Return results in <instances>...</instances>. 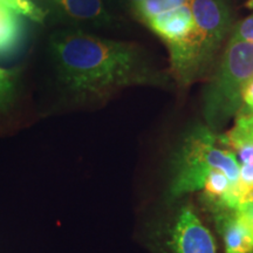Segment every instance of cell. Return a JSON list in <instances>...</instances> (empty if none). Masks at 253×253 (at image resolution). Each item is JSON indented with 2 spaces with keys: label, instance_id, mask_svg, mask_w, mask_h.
I'll use <instances>...</instances> for the list:
<instances>
[{
  "label": "cell",
  "instance_id": "obj_1",
  "mask_svg": "<svg viewBox=\"0 0 253 253\" xmlns=\"http://www.w3.org/2000/svg\"><path fill=\"white\" fill-rule=\"evenodd\" d=\"M49 48L60 82L77 99H99L119 88L166 82V75L134 43L66 30L53 34Z\"/></svg>",
  "mask_w": 253,
  "mask_h": 253
},
{
  "label": "cell",
  "instance_id": "obj_2",
  "mask_svg": "<svg viewBox=\"0 0 253 253\" xmlns=\"http://www.w3.org/2000/svg\"><path fill=\"white\" fill-rule=\"evenodd\" d=\"M218 143V135L209 126H199L186 136L175 160L170 185L172 197L203 190L211 170L225 173L237 191L240 163L233 151L220 149Z\"/></svg>",
  "mask_w": 253,
  "mask_h": 253
},
{
  "label": "cell",
  "instance_id": "obj_3",
  "mask_svg": "<svg viewBox=\"0 0 253 253\" xmlns=\"http://www.w3.org/2000/svg\"><path fill=\"white\" fill-rule=\"evenodd\" d=\"M253 78V42L230 40L205 91L204 114L210 129L223 126L242 106V89Z\"/></svg>",
  "mask_w": 253,
  "mask_h": 253
},
{
  "label": "cell",
  "instance_id": "obj_4",
  "mask_svg": "<svg viewBox=\"0 0 253 253\" xmlns=\"http://www.w3.org/2000/svg\"><path fill=\"white\" fill-rule=\"evenodd\" d=\"M169 253H217L216 243L191 205H184L175 214L167 231Z\"/></svg>",
  "mask_w": 253,
  "mask_h": 253
},
{
  "label": "cell",
  "instance_id": "obj_5",
  "mask_svg": "<svg viewBox=\"0 0 253 253\" xmlns=\"http://www.w3.org/2000/svg\"><path fill=\"white\" fill-rule=\"evenodd\" d=\"M46 13L72 24H90L106 26L113 17L104 7L102 0H38Z\"/></svg>",
  "mask_w": 253,
  "mask_h": 253
},
{
  "label": "cell",
  "instance_id": "obj_6",
  "mask_svg": "<svg viewBox=\"0 0 253 253\" xmlns=\"http://www.w3.org/2000/svg\"><path fill=\"white\" fill-rule=\"evenodd\" d=\"M223 237L225 253H253V231L236 209H210Z\"/></svg>",
  "mask_w": 253,
  "mask_h": 253
},
{
  "label": "cell",
  "instance_id": "obj_7",
  "mask_svg": "<svg viewBox=\"0 0 253 253\" xmlns=\"http://www.w3.org/2000/svg\"><path fill=\"white\" fill-rule=\"evenodd\" d=\"M145 24L167 45L183 40L195 27L189 4L158 14L145 21Z\"/></svg>",
  "mask_w": 253,
  "mask_h": 253
},
{
  "label": "cell",
  "instance_id": "obj_8",
  "mask_svg": "<svg viewBox=\"0 0 253 253\" xmlns=\"http://www.w3.org/2000/svg\"><path fill=\"white\" fill-rule=\"evenodd\" d=\"M219 143L229 150L239 151L253 145V114L238 115L235 126L223 135H218Z\"/></svg>",
  "mask_w": 253,
  "mask_h": 253
},
{
  "label": "cell",
  "instance_id": "obj_9",
  "mask_svg": "<svg viewBox=\"0 0 253 253\" xmlns=\"http://www.w3.org/2000/svg\"><path fill=\"white\" fill-rule=\"evenodd\" d=\"M189 2V0H142L134 5V9L138 18L148 21L156 15L181 7Z\"/></svg>",
  "mask_w": 253,
  "mask_h": 253
},
{
  "label": "cell",
  "instance_id": "obj_10",
  "mask_svg": "<svg viewBox=\"0 0 253 253\" xmlns=\"http://www.w3.org/2000/svg\"><path fill=\"white\" fill-rule=\"evenodd\" d=\"M18 69L0 68V113L6 112L13 104L17 95Z\"/></svg>",
  "mask_w": 253,
  "mask_h": 253
},
{
  "label": "cell",
  "instance_id": "obj_11",
  "mask_svg": "<svg viewBox=\"0 0 253 253\" xmlns=\"http://www.w3.org/2000/svg\"><path fill=\"white\" fill-rule=\"evenodd\" d=\"M5 1L19 14L25 15L37 23H42L47 15L45 9L37 5L33 0H5Z\"/></svg>",
  "mask_w": 253,
  "mask_h": 253
},
{
  "label": "cell",
  "instance_id": "obj_12",
  "mask_svg": "<svg viewBox=\"0 0 253 253\" xmlns=\"http://www.w3.org/2000/svg\"><path fill=\"white\" fill-rule=\"evenodd\" d=\"M230 40L253 42V14L236 25Z\"/></svg>",
  "mask_w": 253,
  "mask_h": 253
},
{
  "label": "cell",
  "instance_id": "obj_13",
  "mask_svg": "<svg viewBox=\"0 0 253 253\" xmlns=\"http://www.w3.org/2000/svg\"><path fill=\"white\" fill-rule=\"evenodd\" d=\"M253 114V78L244 84L242 89V106L237 115Z\"/></svg>",
  "mask_w": 253,
  "mask_h": 253
},
{
  "label": "cell",
  "instance_id": "obj_14",
  "mask_svg": "<svg viewBox=\"0 0 253 253\" xmlns=\"http://www.w3.org/2000/svg\"><path fill=\"white\" fill-rule=\"evenodd\" d=\"M236 211L245 220V223L250 226V229L253 231V199L239 204Z\"/></svg>",
  "mask_w": 253,
  "mask_h": 253
},
{
  "label": "cell",
  "instance_id": "obj_15",
  "mask_svg": "<svg viewBox=\"0 0 253 253\" xmlns=\"http://www.w3.org/2000/svg\"><path fill=\"white\" fill-rule=\"evenodd\" d=\"M6 5H7V2H6L5 0H0V15H1L2 11H4V9H5Z\"/></svg>",
  "mask_w": 253,
  "mask_h": 253
},
{
  "label": "cell",
  "instance_id": "obj_16",
  "mask_svg": "<svg viewBox=\"0 0 253 253\" xmlns=\"http://www.w3.org/2000/svg\"><path fill=\"white\" fill-rule=\"evenodd\" d=\"M131 1H132V2H134V5H135V4H137V2H140V1H142V0H131Z\"/></svg>",
  "mask_w": 253,
  "mask_h": 253
},
{
  "label": "cell",
  "instance_id": "obj_17",
  "mask_svg": "<svg viewBox=\"0 0 253 253\" xmlns=\"http://www.w3.org/2000/svg\"><path fill=\"white\" fill-rule=\"evenodd\" d=\"M252 150H253V145H252Z\"/></svg>",
  "mask_w": 253,
  "mask_h": 253
}]
</instances>
